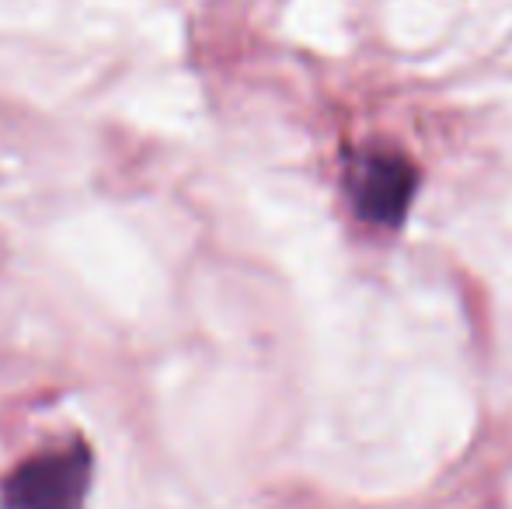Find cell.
<instances>
[{
    "mask_svg": "<svg viewBox=\"0 0 512 509\" xmlns=\"http://www.w3.org/2000/svg\"><path fill=\"white\" fill-rule=\"evenodd\" d=\"M91 489V450L74 440L60 450H46L14 468L4 485L7 509H84Z\"/></svg>",
    "mask_w": 512,
    "mask_h": 509,
    "instance_id": "1",
    "label": "cell"
},
{
    "mask_svg": "<svg viewBox=\"0 0 512 509\" xmlns=\"http://www.w3.org/2000/svg\"><path fill=\"white\" fill-rule=\"evenodd\" d=\"M352 189H356V203L366 217L377 224H398L411 192H415V168L405 157L370 154L359 161Z\"/></svg>",
    "mask_w": 512,
    "mask_h": 509,
    "instance_id": "2",
    "label": "cell"
}]
</instances>
